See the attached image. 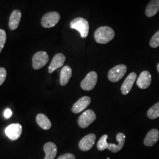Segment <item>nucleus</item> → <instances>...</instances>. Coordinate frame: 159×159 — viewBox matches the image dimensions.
Wrapping results in <instances>:
<instances>
[{
	"label": "nucleus",
	"instance_id": "nucleus-4",
	"mask_svg": "<svg viewBox=\"0 0 159 159\" xmlns=\"http://www.w3.org/2000/svg\"><path fill=\"white\" fill-rule=\"evenodd\" d=\"M60 20V15L56 11L49 12L42 17L41 24L46 29H50L57 25Z\"/></svg>",
	"mask_w": 159,
	"mask_h": 159
},
{
	"label": "nucleus",
	"instance_id": "nucleus-27",
	"mask_svg": "<svg viewBox=\"0 0 159 159\" xmlns=\"http://www.w3.org/2000/svg\"><path fill=\"white\" fill-rule=\"evenodd\" d=\"M12 111L10 109V108H7L4 111V117H6V119H9L12 116Z\"/></svg>",
	"mask_w": 159,
	"mask_h": 159
},
{
	"label": "nucleus",
	"instance_id": "nucleus-5",
	"mask_svg": "<svg viewBox=\"0 0 159 159\" xmlns=\"http://www.w3.org/2000/svg\"><path fill=\"white\" fill-rule=\"evenodd\" d=\"M49 61V56L46 51L36 52L32 58L33 67L34 70H39L45 66Z\"/></svg>",
	"mask_w": 159,
	"mask_h": 159
},
{
	"label": "nucleus",
	"instance_id": "nucleus-12",
	"mask_svg": "<svg viewBox=\"0 0 159 159\" xmlns=\"http://www.w3.org/2000/svg\"><path fill=\"white\" fill-rule=\"evenodd\" d=\"M136 79V73L134 72L131 73L130 74L126 77L121 87V91L123 95H127L129 93Z\"/></svg>",
	"mask_w": 159,
	"mask_h": 159
},
{
	"label": "nucleus",
	"instance_id": "nucleus-9",
	"mask_svg": "<svg viewBox=\"0 0 159 159\" xmlns=\"http://www.w3.org/2000/svg\"><path fill=\"white\" fill-rule=\"evenodd\" d=\"M96 139V136L95 134L91 133L87 134L80 141L79 144L80 149L83 152H87L90 150L93 147Z\"/></svg>",
	"mask_w": 159,
	"mask_h": 159
},
{
	"label": "nucleus",
	"instance_id": "nucleus-15",
	"mask_svg": "<svg viewBox=\"0 0 159 159\" xmlns=\"http://www.w3.org/2000/svg\"><path fill=\"white\" fill-rule=\"evenodd\" d=\"M159 138V131L158 130L153 129L149 131L144 140V144L147 147H152L158 142Z\"/></svg>",
	"mask_w": 159,
	"mask_h": 159
},
{
	"label": "nucleus",
	"instance_id": "nucleus-20",
	"mask_svg": "<svg viewBox=\"0 0 159 159\" xmlns=\"http://www.w3.org/2000/svg\"><path fill=\"white\" fill-rule=\"evenodd\" d=\"M72 76V69L68 66L63 67L60 73V84L62 86L67 85Z\"/></svg>",
	"mask_w": 159,
	"mask_h": 159
},
{
	"label": "nucleus",
	"instance_id": "nucleus-21",
	"mask_svg": "<svg viewBox=\"0 0 159 159\" xmlns=\"http://www.w3.org/2000/svg\"><path fill=\"white\" fill-rule=\"evenodd\" d=\"M147 116L149 119L152 120L156 119L159 117V102L149 108Z\"/></svg>",
	"mask_w": 159,
	"mask_h": 159
},
{
	"label": "nucleus",
	"instance_id": "nucleus-28",
	"mask_svg": "<svg viewBox=\"0 0 159 159\" xmlns=\"http://www.w3.org/2000/svg\"><path fill=\"white\" fill-rule=\"evenodd\" d=\"M157 71H158V73H159V63H158V64L157 66Z\"/></svg>",
	"mask_w": 159,
	"mask_h": 159
},
{
	"label": "nucleus",
	"instance_id": "nucleus-2",
	"mask_svg": "<svg viewBox=\"0 0 159 159\" xmlns=\"http://www.w3.org/2000/svg\"><path fill=\"white\" fill-rule=\"evenodd\" d=\"M70 28L78 31L81 37L85 39L89 33V23L87 20L82 17H77L71 21L70 24Z\"/></svg>",
	"mask_w": 159,
	"mask_h": 159
},
{
	"label": "nucleus",
	"instance_id": "nucleus-25",
	"mask_svg": "<svg viewBox=\"0 0 159 159\" xmlns=\"http://www.w3.org/2000/svg\"><path fill=\"white\" fill-rule=\"evenodd\" d=\"M7 77V71L6 68L0 67V85H2L6 80Z\"/></svg>",
	"mask_w": 159,
	"mask_h": 159
},
{
	"label": "nucleus",
	"instance_id": "nucleus-11",
	"mask_svg": "<svg viewBox=\"0 0 159 159\" xmlns=\"http://www.w3.org/2000/svg\"><path fill=\"white\" fill-rule=\"evenodd\" d=\"M152 75L148 71H142L136 81L137 85L141 89H146L151 84Z\"/></svg>",
	"mask_w": 159,
	"mask_h": 159
},
{
	"label": "nucleus",
	"instance_id": "nucleus-18",
	"mask_svg": "<svg viewBox=\"0 0 159 159\" xmlns=\"http://www.w3.org/2000/svg\"><path fill=\"white\" fill-rule=\"evenodd\" d=\"M159 11V0H151L146 6L145 14L148 17L154 16Z\"/></svg>",
	"mask_w": 159,
	"mask_h": 159
},
{
	"label": "nucleus",
	"instance_id": "nucleus-6",
	"mask_svg": "<svg viewBox=\"0 0 159 159\" xmlns=\"http://www.w3.org/2000/svg\"><path fill=\"white\" fill-rule=\"evenodd\" d=\"M96 119V115L92 110H87L80 116L78 119V124L81 128L88 127Z\"/></svg>",
	"mask_w": 159,
	"mask_h": 159
},
{
	"label": "nucleus",
	"instance_id": "nucleus-26",
	"mask_svg": "<svg viewBox=\"0 0 159 159\" xmlns=\"http://www.w3.org/2000/svg\"><path fill=\"white\" fill-rule=\"evenodd\" d=\"M57 159H75V156L73 154L67 153L61 155Z\"/></svg>",
	"mask_w": 159,
	"mask_h": 159
},
{
	"label": "nucleus",
	"instance_id": "nucleus-22",
	"mask_svg": "<svg viewBox=\"0 0 159 159\" xmlns=\"http://www.w3.org/2000/svg\"><path fill=\"white\" fill-rule=\"evenodd\" d=\"M108 138L107 134H104L102 136L100 139L98 140L97 144V148L98 150L103 151L108 148V143L107 142V139Z\"/></svg>",
	"mask_w": 159,
	"mask_h": 159
},
{
	"label": "nucleus",
	"instance_id": "nucleus-17",
	"mask_svg": "<svg viewBox=\"0 0 159 159\" xmlns=\"http://www.w3.org/2000/svg\"><path fill=\"white\" fill-rule=\"evenodd\" d=\"M44 151L46 153L44 159H54L57 153V147L53 142H47L44 146Z\"/></svg>",
	"mask_w": 159,
	"mask_h": 159
},
{
	"label": "nucleus",
	"instance_id": "nucleus-16",
	"mask_svg": "<svg viewBox=\"0 0 159 159\" xmlns=\"http://www.w3.org/2000/svg\"><path fill=\"white\" fill-rule=\"evenodd\" d=\"M21 18V12L18 10L12 12L9 20V28L11 30H15L18 28Z\"/></svg>",
	"mask_w": 159,
	"mask_h": 159
},
{
	"label": "nucleus",
	"instance_id": "nucleus-19",
	"mask_svg": "<svg viewBox=\"0 0 159 159\" xmlns=\"http://www.w3.org/2000/svg\"><path fill=\"white\" fill-rule=\"evenodd\" d=\"M36 121L38 125L44 130H48L51 127V121L47 117V116L43 113L37 114L36 117Z\"/></svg>",
	"mask_w": 159,
	"mask_h": 159
},
{
	"label": "nucleus",
	"instance_id": "nucleus-14",
	"mask_svg": "<svg viewBox=\"0 0 159 159\" xmlns=\"http://www.w3.org/2000/svg\"><path fill=\"white\" fill-rule=\"evenodd\" d=\"M116 140L118 142L117 144H115L113 143H108L107 149L113 153H117L123 148L125 143V134L123 133H119L117 134Z\"/></svg>",
	"mask_w": 159,
	"mask_h": 159
},
{
	"label": "nucleus",
	"instance_id": "nucleus-3",
	"mask_svg": "<svg viewBox=\"0 0 159 159\" xmlns=\"http://www.w3.org/2000/svg\"><path fill=\"white\" fill-rule=\"evenodd\" d=\"M127 67L125 64L117 65L110 69L108 73L109 81L116 83L121 79L127 72Z\"/></svg>",
	"mask_w": 159,
	"mask_h": 159
},
{
	"label": "nucleus",
	"instance_id": "nucleus-23",
	"mask_svg": "<svg viewBox=\"0 0 159 159\" xmlns=\"http://www.w3.org/2000/svg\"><path fill=\"white\" fill-rule=\"evenodd\" d=\"M150 46L152 48H156L159 46V30L154 34L149 43Z\"/></svg>",
	"mask_w": 159,
	"mask_h": 159
},
{
	"label": "nucleus",
	"instance_id": "nucleus-24",
	"mask_svg": "<svg viewBox=\"0 0 159 159\" xmlns=\"http://www.w3.org/2000/svg\"><path fill=\"white\" fill-rule=\"evenodd\" d=\"M6 40L7 34L6 31L2 29H0V53L6 44Z\"/></svg>",
	"mask_w": 159,
	"mask_h": 159
},
{
	"label": "nucleus",
	"instance_id": "nucleus-1",
	"mask_svg": "<svg viewBox=\"0 0 159 159\" xmlns=\"http://www.w3.org/2000/svg\"><path fill=\"white\" fill-rule=\"evenodd\" d=\"M115 33L113 29L108 26H102L97 29L94 33V39L97 43L106 44L113 40Z\"/></svg>",
	"mask_w": 159,
	"mask_h": 159
},
{
	"label": "nucleus",
	"instance_id": "nucleus-7",
	"mask_svg": "<svg viewBox=\"0 0 159 159\" xmlns=\"http://www.w3.org/2000/svg\"><path fill=\"white\" fill-rule=\"evenodd\" d=\"M98 76L96 71H90L81 82V87L83 90H92L96 85Z\"/></svg>",
	"mask_w": 159,
	"mask_h": 159
},
{
	"label": "nucleus",
	"instance_id": "nucleus-13",
	"mask_svg": "<svg viewBox=\"0 0 159 159\" xmlns=\"http://www.w3.org/2000/svg\"><path fill=\"white\" fill-rule=\"evenodd\" d=\"M66 60V56L62 53H58L56 54L48 68V73H52L57 68L62 67Z\"/></svg>",
	"mask_w": 159,
	"mask_h": 159
},
{
	"label": "nucleus",
	"instance_id": "nucleus-8",
	"mask_svg": "<svg viewBox=\"0 0 159 159\" xmlns=\"http://www.w3.org/2000/svg\"><path fill=\"white\" fill-rule=\"evenodd\" d=\"M22 125L19 123L11 124L7 126L6 129V134L10 140H16L18 139L22 134Z\"/></svg>",
	"mask_w": 159,
	"mask_h": 159
},
{
	"label": "nucleus",
	"instance_id": "nucleus-10",
	"mask_svg": "<svg viewBox=\"0 0 159 159\" xmlns=\"http://www.w3.org/2000/svg\"><path fill=\"white\" fill-rule=\"evenodd\" d=\"M90 97L84 96L74 103L71 108L72 111L75 114H78L87 108L91 102Z\"/></svg>",
	"mask_w": 159,
	"mask_h": 159
}]
</instances>
